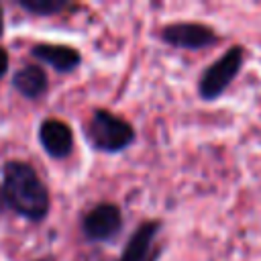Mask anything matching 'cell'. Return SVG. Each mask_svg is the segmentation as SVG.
<instances>
[{
    "label": "cell",
    "mask_w": 261,
    "mask_h": 261,
    "mask_svg": "<svg viewBox=\"0 0 261 261\" xmlns=\"http://www.w3.org/2000/svg\"><path fill=\"white\" fill-rule=\"evenodd\" d=\"M4 198L12 210L29 220H41L49 210V192L37 171L22 161L4 165Z\"/></svg>",
    "instance_id": "cell-1"
},
{
    "label": "cell",
    "mask_w": 261,
    "mask_h": 261,
    "mask_svg": "<svg viewBox=\"0 0 261 261\" xmlns=\"http://www.w3.org/2000/svg\"><path fill=\"white\" fill-rule=\"evenodd\" d=\"M245 61V49L241 45L230 47L220 59H216L200 77V98L202 100H216L234 80V75L241 71Z\"/></svg>",
    "instance_id": "cell-2"
},
{
    "label": "cell",
    "mask_w": 261,
    "mask_h": 261,
    "mask_svg": "<svg viewBox=\"0 0 261 261\" xmlns=\"http://www.w3.org/2000/svg\"><path fill=\"white\" fill-rule=\"evenodd\" d=\"M90 139L102 151H120L135 139V133L122 118L106 110H96L90 120Z\"/></svg>",
    "instance_id": "cell-3"
},
{
    "label": "cell",
    "mask_w": 261,
    "mask_h": 261,
    "mask_svg": "<svg viewBox=\"0 0 261 261\" xmlns=\"http://www.w3.org/2000/svg\"><path fill=\"white\" fill-rule=\"evenodd\" d=\"M161 37L169 45L181 47V49H204V47H210V45L218 43V35L210 27L198 24V22L169 24V27L163 29Z\"/></svg>",
    "instance_id": "cell-4"
},
{
    "label": "cell",
    "mask_w": 261,
    "mask_h": 261,
    "mask_svg": "<svg viewBox=\"0 0 261 261\" xmlns=\"http://www.w3.org/2000/svg\"><path fill=\"white\" fill-rule=\"evenodd\" d=\"M161 224L151 220V222H143L137 232L130 237L128 245L124 247V253L120 257V261H155L159 257V247H155V237L159 232Z\"/></svg>",
    "instance_id": "cell-5"
},
{
    "label": "cell",
    "mask_w": 261,
    "mask_h": 261,
    "mask_svg": "<svg viewBox=\"0 0 261 261\" xmlns=\"http://www.w3.org/2000/svg\"><path fill=\"white\" fill-rule=\"evenodd\" d=\"M120 210L114 204H100L84 218V232L94 241H106L120 228Z\"/></svg>",
    "instance_id": "cell-6"
},
{
    "label": "cell",
    "mask_w": 261,
    "mask_h": 261,
    "mask_svg": "<svg viewBox=\"0 0 261 261\" xmlns=\"http://www.w3.org/2000/svg\"><path fill=\"white\" fill-rule=\"evenodd\" d=\"M39 137H41L45 151L53 157H65L71 151L73 137H71L69 126L63 124L61 120H45L41 124Z\"/></svg>",
    "instance_id": "cell-7"
},
{
    "label": "cell",
    "mask_w": 261,
    "mask_h": 261,
    "mask_svg": "<svg viewBox=\"0 0 261 261\" xmlns=\"http://www.w3.org/2000/svg\"><path fill=\"white\" fill-rule=\"evenodd\" d=\"M33 53L41 61L53 65L57 71H71L80 63V53L63 45H37L33 47Z\"/></svg>",
    "instance_id": "cell-8"
},
{
    "label": "cell",
    "mask_w": 261,
    "mask_h": 261,
    "mask_svg": "<svg viewBox=\"0 0 261 261\" xmlns=\"http://www.w3.org/2000/svg\"><path fill=\"white\" fill-rule=\"evenodd\" d=\"M14 88L27 98H37L47 88V75L37 65H24L14 75Z\"/></svg>",
    "instance_id": "cell-9"
},
{
    "label": "cell",
    "mask_w": 261,
    "mask_h": 261,
    "mask_svg": "<svg viewBox=\"0 0 261 261\" xmlns=\"http://www.w3.org/2000/svg\"><path fill=\"white\" fill-rule=\"evenodd\" d=\"M18 4L24 10L35 12V14H43V16L53 14V12H59L65 6L63 0H18Z\"/></svg>",
    "instance_id": "cell-10"
},
{
    "label": "cell",
    "mask_w": 261,
    "mask_h": 261,
    "mask_svg": "<svg viewBox=\"0 0 261 261\" xmlns=\"http://www.w3.org/2000/svg\"><path fill=\"white\" fill-rule=\"evenodd\" d=\"M6 69H8V53L0 47V77L6 73Z\"/></svg>",
    "instance_id": "cell-11"
},
{
    "label": "cell",
    "mask_w": 261,
    "mask_h": 261,
    "mask_svg": "<svg viewBox=\"0 0 261 261\" xmlns=\"http://www.w3.org/2000/svg\"><path fill=\"white\" fill-rule=\"evenodd\" d=\"M0 35H2V10H0Z\"/></svg>",
    "instance_id": "cell-12"
},
{
    "label": "cell",
    "mask_w": 261,
    "mask_h": 261,
    "mask_svg": "<svg viewBox=\"0 0 261 261\" xmlns=\"http://www.w3.org/2000/svg\"><path fill=\"white\" fill-rule=\"evenodd\" d=\"M41 261H51V259H41Z\"/></svg>",
    "instance_id": "cell-13"
}]
</instances>
